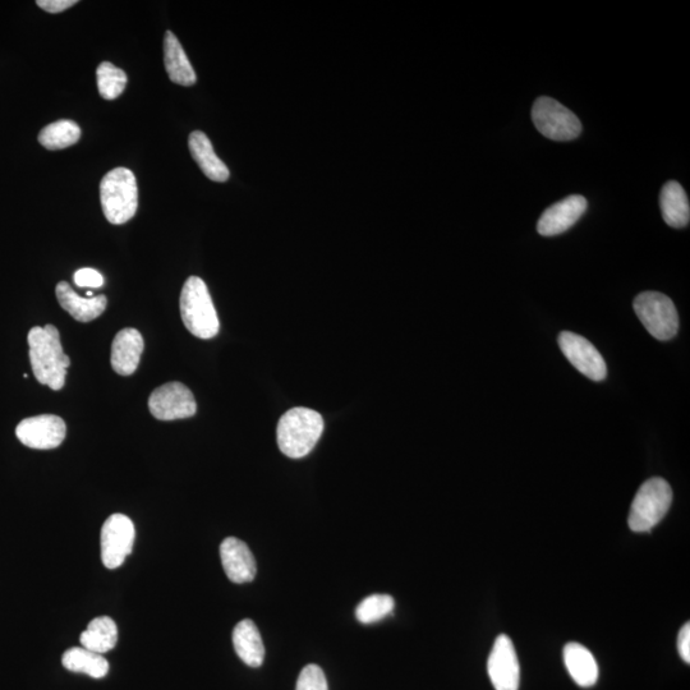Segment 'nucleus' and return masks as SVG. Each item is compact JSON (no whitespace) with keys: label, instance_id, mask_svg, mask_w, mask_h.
<instances>
[{"label":"nucleus","instance_id":"nucleus-9","mask_svg":"<svg viewBox=\"0 0 690 690\" xmlns=\"http://www.w3.org/2000/svg\"><path fill=\"white\" fill-rule=\"evenodd\" d=\"M149 409L156 420H184L195 416L197 404L186 385L168 383L161 385L150 395Z\"/></svg>","mask_w":690,"mask_h":690},{"label":"nucleus","instance_id":"nucleus-20","mask_svg":"<svg viewBox=\"0 0 690 690\" xmlns=\"http://www.w3.org/2000/svg\"><path fill=\"white\" fill-rule=\"evenodd\" d=\"M164 63L170 81L181 86H192L196 84V72L192 64L188 61L187 54L184 52L177 36L172 31L165 32L164 38Z\"/></svg>","mask_w":690,"mask_h":690},{"label":"nucleus","instance_id":"nucleus-26","mask_svg":"<svg viewBox=\"0 0 690 690\" xmlns=\"http://www.w3.org/2000/svg\"><path fill=\"white\" fill-rule=\"evenodd\" d=\"M394 598L389 595H371L358 605L356 616L362 624H372L393 613Z\"/></svg>","mask_w":690,"mask_h":690},{"label":"nucleus","instance_id":"nucleus-30","mask_svg":"<svg viewBox=\"0 0 690 690\" xmlns=\"http://www.w3.org/2000/svg\"><path fill=\"white\" fill-rule=\"evenodd\" d=\"M678 650L680 657L689 664L690 662V625L685 624L682 630H680L678 637Z\"/></svg>","mask_w":690,"mask_h":690},{"label":"nucleus","instance_id":"nucleus-1","mask_svg":"<svg viewBox=\"0 0 690 690\" xmlns=\"http://www.w3.org/2000/svg\"><path fill=\"white\" fill-rule=\"evenodd\" d=\"M30 347V362L36 380L40 384L58 391L66 384L69 357L63 352L61 334L55 326H35L27 337Z\"/></svg>","mask_w":690,"mask_h":690},{"label":"nucleus","instance_id":"nucleus-4","mask_svg":"<svg viewBox=\"0 0 690 690\" xmlns=\"http://www.w3.org/2000/svg\"><path fill=\"white\" fill-rule=\"evenodd\" d=\"M100 200L109 223L121 225L136 215L138 188L135 174L127 168H115L101 179Z\"/></svg>","mask_w":690,"mask_h":690},{"label":"nucleus","instance_id":"nucleus-12","mask_svg":"<svg viewBox=\"0 0 690 690\" xmlns=\"http://www.w3.org/2000/svg\"><path fill=\"white\" fill-rule=\"evenodd\" d=\"M487 671L496 690H518L521 666L512 639L501 634L494 643L487 661Z\"/></svg>","mask_w":690,"mask_h":690},{"label":"nucleus","instance_id":"nucleus-29","mask_svg":"<svg viewBox=\"0 0 690 690\" xmlns=\"http://www.w3.org/2000/svg\"><path fill=\"white\" fill-rule=\"evenodd\" d=\"M41 9L49 13H61L66 9L76 6V0H38L36 2Z\"/></svg>","mask_w":690,"mask_h":690},{"label":"nucleus","instance_id":"nucleus-21","mask_svg":"<svg viewBox=\"0 0 690 690\" xmlns=\"http://www.w3.org/2000/svg\"><path fill=\"white\" fill-rule=\"evenodd\" d=\"M662 218L670 227L685 228L690 220V206L687 193L678 182H667L660 196Z\"/></svg>","mask_w":690,"mask_h":690},{"label":"nucleus","instance_id":"nucleus-22","mask_svg":"<svg viewBox=\"0 0 690 690\" xmlns=\"http://www.w3.org/2000/svg\"><path fill=\"white\" fill-rule=\"evenodd\" d=\"M80 642L86 650L104 655L117 646V624L109 616H99L92 620L89 627L81 634Z\"/></svg>","mask_w":690,"mask_h":690},{"label":"nucleus","instance_id":"nucleus-5","mask_svg":"<svg viewBox=\"0 0 690 690\" xmlns=\"http://www.w3.org/2000/svg\"><path fill=\"white\" fill-rule=\"evenodd\" d=\"M673 503V490L664 478L653 477L643 483L630 508L628 523L634 532H650Z\"/></svg>","mask_w":690,"mask_h":690},{"label":"nucleus","instance_id":"nucleus-10","mask_svg":"<svg viewBox=\"0 0 690 690\" xmlns=\"http://www.w3.org/2000/svg\"><path fill=\"white\" fill-rule=\"evenodd\" d=\"M67 426L61 417L41 414L18 423L17 439L27 448L50 450L58 448L66 439Z\"/></svg>","mask_w":690,"mask_h":690},{"label":"nucleus","instance_id":"nucleus-25","mask_svg":"<svg viewBox=\"0 0 690 690\" xmlns=\"http://www.w3.org/2000/svg\"><path fill=\"white\" fill-rule=\"evenodd\" d=\"M96 82L101 98L114 100L123 94L128 78L123 69L115 67L112 63L103 62L96 69Z\"/></svg>","mask_w":690,"mask_h":690},{"label":"nucleus","instance_id":"nucleus-7","mask_svg":"<svg viewBox=\"0 0 690 690\" xmlns=\"http://www.w3.org/2000/svg\"><path fill=\"white\" fill-rule=\"evenodd\" d=\"M532 121L541 135L554 141H572L582 132L577 115L549 96L536 100L532 108Z\"/></svg>","mask_w":690,"mask_h":690},{"label":"nucleus","instance_id":"nucleus-15","mask_svg":"<svg viewBox=\"0 0 690 690\" xmlns=\"http://www.w3.org/2000/svg\"><path fill=\"white\" fill-rule=\"evenodd\" d=\"M144 338L140 331L127 328L119 331L112 344V367L118 375L130 376L140 365L144 352Z\"/></svg>","mask_w":690,"mask_h":690},{"label":"nucleus","instance_id":"nucleus-3","mask_svg":"<svg viewBox=\"0 0 690 690\" xmlns=\"http://www.w3.org/2000/svg\"><path fill=\"white\" fill-rule=\"evenodd\" d=\"M181 315L187 330L195 337L211 339L218 335L219 317L209 289L199 276H191L183 285Z\"/></svg>","mask_w":690,"mask_h":690},{"label":"nucleus","instance_id":"nucleus-11","mask_svg":"<svg viewBox=\"0 0 690 690\" xmlns=\"http://www.w3.org/2000/svg\"><path fill=\"white\" fill-rule=\"evenodd\" d=\"M559 347L568 361L582 375L593 381L606 379L607 368L604 357L586 338L570 331H563L559 335Z\"/></svg>","mask_w":690,"mask_h":690},{"label":"nucleus","instance_id":"nucleus-27","mask_svg":"<svg viewBox=\"0 0 690 690\" xmlns=\"http://www.w3.org/2000/svg\"><path fill=\"white\" fill-rule=\"evenodd\" d=\"M296 690H329L328 680L321 667L307 665L299 674Z\"/></svg>","mask_w":690,"mask_h":690},{"label":"nucleus","instance_id":"nucleus-18","mask_svg":"<svg viewBox=\"0 0 690 690\" xmlns=\"http://www.w3.org/2000/svg\"><path fill=\"white\" fill-rule=\"evenodd\" d=\"M233 646L239 659L251 667H260L265 660V646L259 628L250 619L239 621L233 630Z\"/></svg>","mask_w":690,"mask_h":690},{"label":"nucleus","instance_id":"nucleus-23","mask_svg":"<svg viewBox=\"0 0 690 690\" xmlns=\"http://www.w3.org/2000/svg\"><path fill=\"white\" fill-rule=\"evenodd\" d=\"M62 664L72 673H81L94 679L105 678L109 673V662L103 655L86 650L84 647H73L64 652Z\"/></svg>","mask_w":690,"mask_h":690},{"label":"nucleus","instance_id":"nucleus-2","mask_svg":"<svg viewBox=\"0 0 690 690\" xmlns=\"http://www.w3.org/2000/svg\"><path fill=\"white\" fill-rule=\"evenodd\" d=\"M324 432V420L314 409L297 407L284 413L278 423L276 439L280 452L288 458L306 457Z\"/></svg>","mask_w":690,"mask_h":690},{"label":"nucleus","instance_id":"nucleus-6","mask_svg":"<svg viewBox=\"0 0 690 690\" xmlns=\"http://www.w3.org/2000/svg\"><path fill=\"white\" fill-rule=\"evenodd\" d=\"M634 311L653 338L666 342L679 330V316L674 302L660 292H643L634 299Z\"/></svg>","mask_w":690,"mask_h":690},{"label":"nucleus","instance_id":"nucleus-24","mask_svg":"<svg viewBox=\"0 0 690 690\" xmlns=\"http://www.w3.org/2000/svg\"><path fill=\"white\" fill-rule=\"evenodd\" d=\"M81 130L73 121H58L41 130L39 142L48 150H62L80 141Z\"/></svg>","mask_w":690,"mask_h":690},{"label":"nucleus","instance_id":"nucleus-14","mask_svg":"<svg viewBox=\"0 0 690 690\" xmlns=\"http://www.w3.org/2000/svg\"><path fill=\"white\" fill-rule=\"evenodd\" d=\"M220 559L230 582L242 584L256 577L255 556L250 547L236 537H228L220 545Z\"/></svg>","mask_w":690,"mask_h":690},{"label":"nucleus","instance_id":"nucleus-28","mask_svg":"<svg viewBox=\"0 0 690 690\" xmlns=\"http://www.w3.org/2000/svg\"><path fill=\"white\" fill-rule=\"evenodd\" d=\"M73 279L80 288H101L104 284L103 275L94 269H80L76 271Z\"/></svg>","mask_w":690,"mask_h":690},{"label":"nucleus","instance_id":"nucleus-17","mask_svg":"<svg viewBox=\"0 0 690 690\" xmlns=\"http://www.w3.org/2000/svg\"><path fill=\"white\" fill-rule=\"evenodd\" d=\"M192 158L199 164L205 176L214 182H227L230 176L227 165L215 154L210 138L204 132L195 131L188 138Z\"/></svg>","mask_w":690,"mask_h":690},{"label":"nucleus","instance_id":"nucleus-19","mask_svg":"<svg viewBox=\"0 0 690 690\" xmlns=\"http://www.w3.org/2000/svg\"><path fill=\"white\" fill-rule=\"evenodd\" d=\"M564 662L568 673L579 687L590 688L598 679L595 656L582 644L570 642L564 648Z\"/></svg>","mask_w":690,"mask_h":690},{"label":"nucleus","instance_id":"nucleus-13","mask_svg":"<svg viewBox=\"0 0 690 690\" xmlns=\"http://www.w3.org/2000/svg\"><path fill=\"white\" fill-rule=\"evenodd\" d=\"M587 200L583 196L573 195L556 202L542 214L537 224V232L544 237L559 236L567 232L586 213Z\"/></svg>","mask_w":690,"mask_h":690},{"label":"nucleus","instance_id":"nucleus-8","mask_svg":"<svg viewBox=\"0 0 690 690\" xmlns=\"http://www.w3.org/2000/svg\"><path fill=\"white\" fill-rule=\"evenodd\" d=\"M136 529L131 519L124 514H113L101 528V560L110 570L121 567L131 555L135 544Z\"/></svg>","mask_w":690,"mask_h":690},{"label":"nucleus","instance_id":"nucleus-16","mask_svg":"<svg viewBox=\"0 0 690 690\" xmlns=\"http://www.w3.org/2000/svg\"><path fill=\"white\" fill-rule=\"evenodd\" d=\"M55 294L63 310L80 322L98 319L108 306V299L104 294L98 297L82 298L67 282L59 283L55 288Z\"/></svg>","mask_w":690,"mask_h":690}]
</instances>
